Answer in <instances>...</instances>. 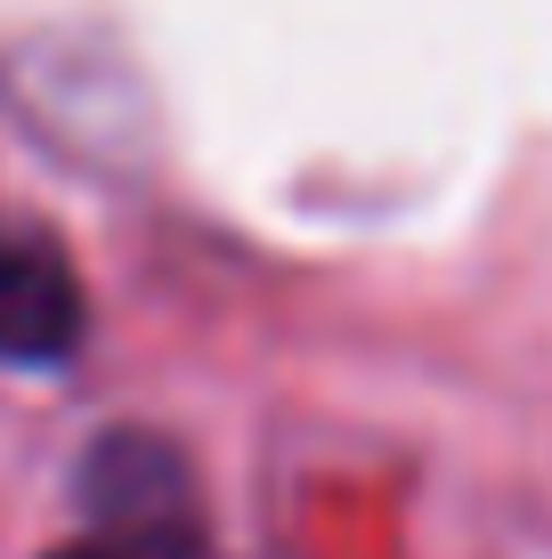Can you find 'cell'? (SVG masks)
Wrapping results in <instances>:
<instances>
[{
	"mask_svg": "<svg viewBox=\"0 0 552 559\" xmlns=\"http://www.w3.org/2000/svg\"><path fill=\"white\" fill-rule=\"evenodd\" d=\"M82 284L49 236H0V365H66L82 349Z\"/></svg>",
	"mask_w": 552,
	"mask_h": 559,
	"instance_id": "7a4b0ae2",
	"label": "cell"
},
{
	"mask_svg": "<svg viewBox=\"0 0 552 559\" xmlns=\"http://www.w3.org/2000/svg\"><path fill=\"white\" fill-rule=\"evenodd\" d=\"M49 559H130V551H114V544H73V551H49Z\"/></svg>",
	"mask_w": 552,
	"mask_h": 559,
	"instance_id": "3957f363",
	"label": "cell"
},
{
	"mask_svg": "<svg viewBox=\"0 0 552 559\" xmlns=\"http://www.w3.org/2000/svg\"><path fill=\"white\" fill-rule=\"evenodd\" d=\"M82 511L130 559H187L196 551V487L179 447L146 430H114L82 454Z\"/></svg>",
	"mask_w": 552,
	"mask_h": 559,
	"instance_id": "6da1fadb",
	"label": "cell"
}]
</instances>
